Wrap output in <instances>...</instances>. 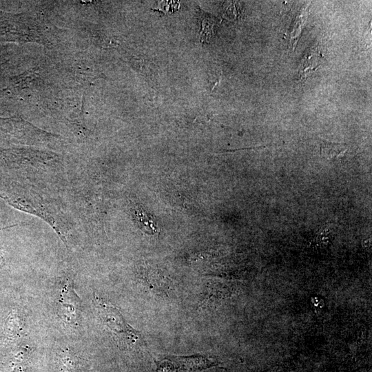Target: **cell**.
Wrapping results in <instances>:
<instances>
[{
	"label": "cell",
	"instance_id": "2",
	"mask_svg": "<svg viewBox=\"0 0 372 372\" xmlns=\"http://www.w3.org/2000/svg\"><path fill=\"white\" fill-rule=\"evenodd\" d=\"M56 307L58 316L65 324L69 326L78 324L81 300L74 289L71 280L68 279L63 284Z\"/></svg>",
	"mask_w": 372,
	"mask_h": 372
},
{
	"label": "cell",
	"instance_id": "4",
	"mask_svg": "<svg viewBox=\"0 0 372 372\" xmlns=\"http://www.w3.org/2000/svg\"><path fill=\"white\" fill-rule=\"evenodd\" d=\"M347 148L342 144L323 141L320 146L321 155L327 160H334L344 155Z\"/></svg>",
	"mask_w": 372,
	"mask_h": 372
},
{
	"label": "cell",
	"instance_id": "3",
	"mask_svg": "<svg viewBox=\"0 0 372 372\" xmlns=\"http://www.w3.org/2000/svg\"><path fill=\"white\" fill-rule=\"evenodd\" d=\"M25 327V320L18 309L11 310L3 323L1 338L5 342H15L19 339Z\"/></svg>",
	"mask_w": 372,
	"mask_h": 372
},
{
	"label": "cell",
	"instance_id": "5",
	"mask_svg": "<svg viewBox=\"0 0 372 372\" xmlns=\"http://www.w3.org/2000/svg\"><path fill=\"white\" fill-rule=\"evenodd\" d=\"M201 28L199 37L202 42L207 41L214 34V26L216 24L214 17L209 14H202L200 16Z\"/></svg>",
	"mask_w": 372,
	"mask_h": 372
},
{
	"label": "cell",
	"instance_id": "1",
	"mask_svg": "<svg viewBox=\"0 0 372 372\" xmlns=\"http://www.w3.org/2000/svg\"><path fill=\"white\" fill-rule=\"evenodd\" d=\"M94 304L103 323L112 331L116 342L130 347H137L143 344L139 331L129 325L119 310L114 305L94 296Z\"/></svg>",
	"mask_w": 372,
	"mask_h": 372
}]
</instances>
